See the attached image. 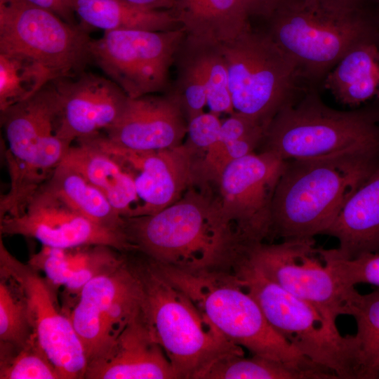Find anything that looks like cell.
<instances>
[{
    "instance_id": "cell-12",
    "label": "cell",
    "mask_w": 379,
    "mask_h": 379,
    "mask_svg": "<svg viewBox=\"0 0 379 379\" xmlns=\"http://www.w3.org/2000/svg\"><path fill=\"white\" fill-rule=\"evenodd\" d=\"M314 244V238L260 242L245 246L243 253L265 277L337 325L339 316L350 314L357 290L344 286L324 260L315 257Z\"/></svg>"
},
{
    "instance_id": "cell-22",
    "label": "cell",
    "mask_w": 379,
    "mask_h": 379,
    "mask_svg": "<svg viewBox=\"0 0 379 379\" xmlns=\"http://www.w3.org/2000/svg\"><path fill=\"white\" fill-rule=\"evenodd\" d=\"M62 164L74 168L99 189L123 217H132L140 206L131 175L111 154L85 140H77Z\"/></svg>"
},
{
    "instance_id": "cell-23",
    "label": "cell",
    "mask_w": 379,
    "mask_h": 379,
    "mask_svg": "<svg viewBox=\"0 0 379 379\" xmlns=\"http://www.w3.org/2000/svg\"><path fill=\"white\" fill-rule=\"evenodd\" d=\"M172 12L188 36L206 44L229 41L252 26L241 0H175Z\"/></svg>"
},
{
    "instance_id": "cell-43",
    "label": "cell",
    "mask_w": 379,
    "mask_h": 379,
    "mask_svg": "<svg viewBox=\"0 0 379 379\" xmlns=\"http://www.w3.org/2000/svg\"><path fill=\"white\" fill-rule=\"evenodd\" d=\"M379 378V359L376 364L375 365L373 373H372V379H378Z\"/></svg>"
},
{
    "instance_id": "cell-24",
    "label": "cell",
    "mask_w": 379,
    "mask_h": 379,
    "mask_svg": "<svg viewBox=\"0 0 379 379\" xmlns=\"http://www.w3.org/2000/svg\"><path fill=\"white\" fill-rule=\"evenodd\" d=\"M321 86L335 101L350 107L379 99V41L354 46L326 74Z\"/></svg>"
},
{
    "instance_id": "cell-31",
    "label": "cell",
    "mask_w": 379,
    "mask_h": 379,
    "mask_svg": "<svg viewBox=\"0 0 379 379\" xmlns=\"http://www.w3.org/2000/svg\"><path fill=\"white\" fill-rule=\"evenodd\" d=\"M0 379H61L35 333L22 345L0 343Z\"/></svg>"
},
{
    "instance_id": "cell-26",
    "label": "cell",
    "mask_w": 379,
    "mask_h": 379,
    "mask_svg": "<svg viewBox=\"0 0 379 379\" xmlns=\"http://www.w3.org/2000/svg\"><path fill=\"white\" fill-rule=\"evenodd\" d=\"M44 185L91 220L123 232L124 218L99 189L71 166L61 163Z\"/></svg>"
},
{
    "instance_id": "cell-21",
    "label": "cell",
    "mask_w": 379,
    "mask_h": 379,
    "mask_svg": "<svg viewBox=\"0 0 379 379\" xmlns=\"http://www.w3.org/2000/svg\"><path fill=\"white\" fill-rule=\"evenodd\" d=\"M338 241L335 255L353 259L379 252V165L348 197L324 232Z\"/></svg>"
},
{
    "instance_id": "cell-33",
    "label": "cell",
    "mask_w": 379,
    "mask_h": 379,
    "mask_svg": "<svg viewBox=\"0 0 379 379\" xmlns=\"http://www.w3.org/2000/svg\"><path fill=\"white\" fill-rule=\"evenodd\" d=\"M350 315L357 323L354 335L366 379H372L379 359V287L364 295L357 291L350 302Z\"/></svg>"
},
{
    "instance_id": "cell-35",
    "label": "cell",
    "mask_w": 379,
    "mask_h": 379,
    "mask_svg": "<svg viewBox=\"0 0 379 379\" xmlns=\"http://www.w3.org/2000/svg\"><path fill=\"white\" fill-rule=\"evenodd\" d=\"M198 41L200 44L207 105L214 114H232L234 111L229 89L227 70L219 46Z\"/></svg>"
},
{
    "instance_id": "cell-42",
    "label": "cell",
    "mask_w": 379,
    "mask_h": 379,
    "mask_svg": "<svg viewBox=\"0 0 379 379\" xmlns=\"http://www.w3.org/2000/svg\"><path fill=\"white\" fill-rule=\"evenodd\" d=\"M368 105H370L372 110L373 111L377 122L379 125V99L371 102Z\"/></svg>"
},
{
    "instance_id": "cell-15",
    "label": "cell",
    "mask_w": 379,
    "mask_h": 379,
    "mask_svg": "<svg viewBox=\"0 0 379 379\" xmlns=\"http://www.w3.org/2000/svg\"><path fill=\"white\" fill-rule=\"evenodd\" d=\"M141 302L139 283L126 257L121 265L84 286L67 315L84 347L87 366L109 352Z\"/></svg>"
},
{
    "instance_id": "cell-38",
    "label": "cell",
    "mask_w": 379,
    "mask_h": 379,
    "mask_svg": "<svg viewBox=\"0 0 379 379\" xmlns=\"http://www.w3.org/2000/svg\"><path fill=\"white\" fill-rule=\"evenodd\" d=\"M252 21L264 22L282 0H241Z\"/></svg>"
},
{
    "instance_id": "cell-17",
    "label": "cell",
    "mask_w": 379,
    "mask_h": 379,
    "mask_svg": "<svg viewBox=\"0 0 379 379\" xmlns=\"http://www.w3.org/2000/svg\"><path fill=\"white\" fill-rule=\"evenodd\" d=\"M1 235L33 238L42 246L69 248L105 245L121 252L134 251L123 232L102 226L73 208L44 184L22 213L0 219Z\"/></svg>"
},
{
    "instance_id": "cell-36",
    "label": "cell",
    "mask_w": 379,
    "mask_h": 379,
    "mask_svg": "<svg viewBox=\"0 0 379 379\" xmlns=\"http://www.w3.org/2000/svg\"><path fill=\"white\" fill-rule=\"evenodd\" d=\"M318 253L344 286L369 284L379 287V252L353 259L340 258L331 249L318 248Z\"/></svg>"
},
{
    "instance_id": "cell-11",
    "label": "cell",
    "mask_w": 379,
    "mask_h": 379,
    "mask_svg": "<svg viewBox=\"0 0 379 379\" xmlns=\"http://www.w3.org/2000/svg\"><path fill=\"white\" fill-rule=\"evenodd\" d=\"M186 35L183 27L104 31L90 43L91 60L128 98L166 93L171 68Z\"/></svg>"
},
{
    "instance_id": "cell-9",
    "label": "cell",
    "mask_w": 379,
    "mask_h": 379,
    "mask_svg": "<svg viewBox=\"0 0 379 379\" xmlns=\"http://www.w3.org/2000/svg\"><path fill=\"white\" fill-rule=\"evenodd\" d=\"M58 106L53 80L33 97L1 112L11 178L10 190L1 197V202L8 209L23 208L72 145L55 133Z\"/></svg>"
},
{
    "instance_id": "cell-13",
    "label": "cell",
    "mask_w": 379,
    "mask_h": 379,
    "mask_svg": "<svg viewBox=\"0 0 379 379\" xmlns=\"http://www.w3.org/2000/svg\"><path fill=\"white\" fill-rule=\"evenodd\" d=\"M286 161L270 152L232 161L210 187L242 247L270 238L272 197Z\"/></svg>"
},
{
    "instance_id": "cell-8",
    "label": "cell",
    "mask_w": 379,
    "mask_h": 379,
    "mask_svg": "<svg viewBox=\"0 0 379 379\" xmlns=\"http://www.w3.org/2000/svg\"><path fill=\"white\" fill-rule=\"evenodd\" d=\"M218 46L235 112L267 127L277 113L306 88L295 62L263 28L252 25Z\"/></svg>"
},
{
    "instance_id": "cell-2",
    "label": "cell",
    "mask_w": 379,
    "mask_h": 379,
    "mask_svg": "<svg viewBox=\"0 0 379 379\" xmlns=\"http://www.w3.org/2000/svg\"><path fill=\"white\" fill-rule=\"evenodd\" d=\"M263 24L295 62L304 84L319 88L354 46L379 41V6L344 9L316 0H282Z\"/></svg>"
},
{
    "instance_id": "cell-40",
    "label": "cell",
    "mask_w": 379,
    "mask_h": 379,
    "mask_svg": "<svg viewBox=\"0 0 379 379\" xmlns=\"http://www.w3.org/2000/svg\"><path fill=\"white\" fill-rule=\"evenodd\" d=\"M327 6L344 8L359 9L373 6L378 4V0H316Z\"/></svg>"
},
{
    "instance_id": "cell-6",
    "label": "cell",
    "mask_w": 379,
    "mask_h": 379,
    "mask_svg": "<svg viewBox=\"0 0 379 379\" xmlns=\"http://www.w3.org/2000/svg\"><path fill=\"white\" fill-rule=\"evenodd\" d=\"M154 262L164 277L234 344L252 354L295 369L326 370L304 357L271 326L258 304L230 270H189Z\"/></svg>"
},
{
    "instance_id": "cell-4",
    "label": "cell",
    "mask_w": 379,
    "mask_h": 379,
    "mask_svg": "<svg viewBox=\"0 0 379 379\" xmlns=\"http://www.w3.org/2000/svg\"><path fill=\"white\" fill-rule=\"evenodd\" d=\"M258 148L284 161L349 157L379 161V125L369 105L335 109L323 102L318 88H307L273 117Z\"/></svg>"
},
{
    "instance_id": "cell-28",
    "label": "cell",
    "mask_w": 379,
    "mask_h": 379,
    "mask_svg": "<svg viewBox=\"0 0 379 379\" xmlns=\"http://www.w3.org/2000/svg\"><path fill=\"white\" fill-rule=\"evenodd\" d=\"M55 73L26 55L0 53V111L35 95L51 81Z\"/></svg>"
},
{
    "instance_id": "cell-20",
    "label": "cell",
    "mask_w": 379,
    "mask_h": 379,
    "mask_svg": "<svg viewBox=\"0 0 379 379\" xmlns=\"http://www.w3.org/2000/svg\"><path fill=\"white\" fill-rule=\"evenodd\" d=\"M86 379H178L142 309L109 352L88 364Z\"/></svg>"
},
{
    "instance_id": "cell-14",
    "label": "cell",
    "mask_w": 379,
    "mask_h": 379,
    "mask_svg": "<svg viewBox=\"0 0 379 379\" xmlns=\"http://www.w3.org/2000/svg\"><path fill=\"white\" fill-rule=\"evenodd\" d=\"M0 274L11 279L26 300L34 331L61 379L84 378L87 360L73 324L60 307L57 289L28 262L14 257L0 239Z\"/></svg>"
},
{
    "instance_id": "cell-41",
    "label": "cell",
    "mask_w": 379,
    "mask_h": 379,
    "mask_svg": "<svg viewBox=\"0 0 379 379\" xmlns=\"http://www.w3.org/2000/svg\"><path fill=\"white\" fill-rule=\"evenodd\" d=\"M133 6L150 10H171L175 0H121Z\"/></svg>"
},
{
    "instance_id": "cell-29",
    "label": "cell",
    "mask_w": 379,
    "mask_h": 379,
    "mask_svg": "<svg viewBox=\"0 0 379 379\" xmlns=\"http://www.w3.org/2000/svg\"><path fill=\"white\" fill-rule=\"evenodd\" d=\"M200 379H338L331 371H302L258 355L231 354L213 364Z\"/></svg>"
},
{
    "instance_id": "cell-44",
    "label": "cell",
    "mask_w": 379,
    "mask_h": 379,
    "mask_svg": "<svg viewBox=\"0 0 379 379\" xmlns=\"http://www.w3.org/2000/svg\"><path fill=\"white\" fill-rule=\"evenodd\" d=\"M378 4H379V0H378Z\"/></svg>"
},
{
    "instance_id": "cell-32",
    "label": "cell",
    "mask_w": 379,
    "mask_h": 379,
    "mask_svg": "<svg viewBox=\"0 0 379 379\" xmlns=\"http://www.w3.org/2000/svg\"><path fill=\"white\" fill-rule=\"evenodd\" d=\"M102 246L86 245L69 248L42 246L30 255L27 262L42 272L57 289L63 286L77 272L86 266L99 253Z\"/></svg>"
},
{
    "instance_id": "cell-10",
    "label": "cell",
    "mask_w": 379,
    "mask_h": 379,
    "mask_svg": "<svg viewBox=\"0 0 379 379\" xmlns=\"http://www.w3.org/2000/svg\"><path fill=\"white\" fill-rule=\"evenodd\" d=\"M88 28L25 0H0V53L32 58L58 79L79 74L91 61Z\"/></svg>"
},
{
    "instance_id": "cell-7",
    "label": "cell",
    "mask_w": 379,
    "mask_h": 379,
    "mask_svg": "<svg viewBox=\"0 0 379 379\" xmlns=\"http://www.w3.org/2000/svg\"><path fill=\"white\" fill-rule=\"evenodd\" d=\"M230 271L271 326L300 354L340 379H366L354 335H342L311 304L265 277L242 253Z\"/></svg>"
},
{
    "instance_id": "cell-34",
    "label": "cell",
    "mask_w": 379,
    "mask_h": 379,
    "mask_svg": "<svg viewBox=\"0 0 379 379\" xmlns=\"http://www.w3.org/2000/svg\"><path fill=\"white\" fill-rule=\"evenodd\" d=\"M34 333L21 290L11 279L0 274V343L22 345Z\"/></svg>"
},
{
    "instance_id": "cell-5",
    "label": "cell",
    "mask_w": 379,
    "mask_h": 379,
    "mask_svg": "<svg viewBox=\"0 0 379 379\" xmlns=\"http://www.w3.org/2000/svg\"><path fill=\"white\" fill-rule=\"evenodd\" d=\"M378 165L349 157L286 161L272 197L270 239L323 234Z\"/></svg>"
},
{
    "instance_id": "cell-27",
    "label": "cell",
    "mask_w": 379,
    "mask_h": 379,
    "mask_svg": "<svg viewBox=\"0 0 379 379\" xmlns=\"http://www.w3.org/2000/svg\"><path fill=\"white\" fill-rule=\"evenodd\" d=\"M265 130H253L244 121L235 117L223 120L218 141L199 161V182L213 184L227 164L254 152L259 147Z\"/></svg>"
},
{
    "instance_id": "cell-39",
    "label": "cell",
    "mask_w": 379,
    "mask_h": 379,
    "mask_svg": "<svg viewBox=\"0 0 379 379\" xmlns=\"http://www.w3.org/2000/svg\"><path fill=\"white\" fill-rule=\"evenodd\" d=\"M36 6L47 9L65 21L78 25L75 20V13L72 0H25Z\"/></svg>"
},
{
    "instance_id": "cell-30",
    "label": "cell",
    "mask_w": 379,
    "mask_h": 379,
    "mask_svg": "<svg viewBox=\"0 0 379 379\" xmlns=\"http://www.w3.org/2000/svg\"><path fill=\"white\" fill-rule=\"evenodd\" d=\"M174 65L176 78L168 92L176 98L188 121L207 105L199 42L186 35Z\"/></svg>"
},
{
    "instance_id": "cell-3",
    "label": "cell",
    "mask_w": 379,
    "mask_h": 379,
    "mask_svg": "<svg viewBox=\"0 0 379 379\" xmlns=\"http://www.w3.org/2000/svg\"><path fill=\"white\" fill-rule=\"evenodd\" d=\"M125 257L140 287L142 311L178 379H200L218 359L244 354L243 347L227 338L164 277L152 259L138 251Z\"/></svg>"
},
{
    "instance_id": "cell-19",
    "label": "cell",
    "mask_w": 379,
    "mask_h": 379,
    "mask_svg": "<svg viewBox=\"0 0 379 379\" xmlns=\"http://www.w3.org/2000/svg\"><path fill=\"white\" fill-rule=\"evenodd\" d=\"M187 119L169 92L128 98L117 121L105 131L112 142L135 151H157L182 144Z\"/></svg>"
},
{
    "instance_id": "cell-16",
    "label": "cell",
    "mask_w": 379,
    "mask_h": 379,
    "mask_svg": "<svg viewBox=\"0 0 379 379\" xmlns=\"http://www.w3.org/2000/svg\"><path fill=\"white\" fill-rule=\"evenodd\" d=\"M89 141L111 154L133 177L140 201L132 217L161 211L198 182L201 157L185 142L169 149L142 152L115 145L102 133Z\"/></svg>"
},
{
    "instance_id": "cell-1",
    "label": "cell",
    "mask_w": 379,
    "mask_h": 379,
    "mask_svg": "<svg viewBox=\"0 0 379 379\" xmlns=\"http://www.w3.org/2000/svg\"><path fill=\"white\" fill-rule=\"evenodd\" d=\"M198 185L157 213L124 218L122 231L134 251L184 270L231 269L242 247L211 188Z\"/></svg>"
},
{
    "instance_id": "cell-18",
    "label": "cell",
    "mask_w": 379,
    "mask_h": 379,
    "mask_svg": "<svg viewBox=\"0 0 379 379\" xmlns=\"http://www.w3.org/2000/svg\"><path fill=\"white\" fill-rule=\"evenodd\" d=\"M53 81L59 100L55 133L71 145L112 126L128 98L107 77L84 71L75 77Z\"/></svg>"
},
{
    "instance_id": "cell-25",
    "label": "cell",
    "mask_w": 379,
    "mask_h": 379,
    "mask_svg": "<svg viewBox=\"0 0 379 379\" xmlns=\"http://www.w3.org/2000/svg\"><path fill=\"white\" fill-rule=\"evenodd\" d=\"M83 25L104 31H168L182 27L171 10H150L121 0H72Z\"/></svg>"
},
{
    "instance_id": "cell-37",
    "label": "cell",
    "mask_w": 379,
    "mask_h": 379,
    "mask_svg": "<svg viewBox=\"0 0 379 379\" xmlns=\"http://www.w3.org/2000/svg\"><path fill=\"white\" fill-rule=\"evenodd\" d=\"M221 124L218 114L204 112L188 121L187 139L185 142L202 159L218 141Z\"/></svg>"
}]
</instances>
